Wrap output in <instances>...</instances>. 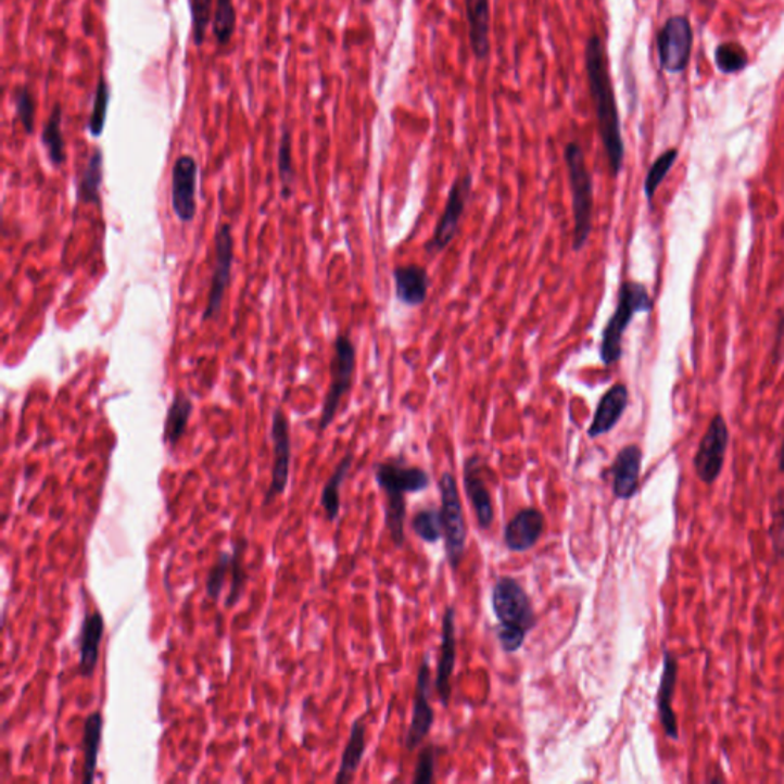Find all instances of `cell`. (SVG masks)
<instances>
[{
  "mask_svg": "<svg viewBox=\"0 0 784 784\" xmlns=\"http://www.w3.org/2000/svg\"><path fill=\"white\" fill-rule=\"evenodd\" d=\"M715 60L720 73L737 74L748 66V52L738 43H720L716 48Z\"/></svg>",
  "mask_w": 784,
  "mask_h": 784,
  "instance_id": "cell-32",
  "label": "cell"
},
{
  "mask_svg": "<svg viewBox=\"0 0 784 784\" xmlns=\"http://www.w3.org/2000/svg\"><path fill=\"white\" fill-rule=\"evenodd\" d=\"M429 678H431V671H429V659L427 655L425 656L423 662H421L417 675L413 719H410L408 735H406V748H408V750L417 749L418 746L423 743L425 738H427L432 726H434L435 712L431 705H429L428 696Z\"/></svg>",
  "mask_w": 784,
  "mask_h": 784,
  "instance_id": "cell-14",
  "label": "cell"
},
{
  "mask_svg": "<svg viewBox=\"0 0 784 784\" xmlns=\"http://www.w3.org/2000/svg\"><path fill=\"white\" fill-rule=\"evenodd\" d=\"M435 771V748L434 745L425 746L418 756L416 775L413 782L416 784H429L434 782Z\"/></svg>",
  "mask_w": 784,
  "mask_h": 784,
  "instance_id": "cell-40",
  "label": "cell"
},
{
  "mask_svg": "<svg viewBox=\"0 0 784 784\" xmlns=\"http://www.w3.org/2000/svg\"><path fill=\"white\" fill-rule=\"evenodd\" d=\"M492 607L498 619L496 640L504 652L517 653L524 645L528 633L536 625L532 600L515 578L502 577L492 590Z\"/></svg>",
  "mask_w": 784,
  "mask_h": 784,
  "instance_id": "cell-2",
  "label": "cell"
},
{
  "mask_svg": "<svg viewBox=\"0 0 784 784\" xmlns=\"http://www.w3.org/2000/svg\"><path fill=\"white\" fill-rule=\"evenodd\" d=\"M439 488L442 492L440 515H442L446 558L452 569L457 570L465 555L466 538H468L460 494H458L457 481L450 472H444L440 478Z\"/></svg>",
  "mask_w": 784,
  "mask_h": 784,
  "instance_id": "cell-6",
  "label": "cell"
},
{
  "mask_svg": "<svg viewBox=\"0 0 784 784\" xmlns=\"http://www.w3.org/2000/svg\"><path fill=\"white\" fill-rule=\"evenodd\" d=\"M271 440H274V468L271 481L265 495L264 504H270L276 496L282 495L289 484L291 465V439L289 420L282 408H278L271 417Z\"/></svg>",
  "mask_w": 784,
  "mask_h": 784,
  "instance_id": "cell-13",
  "label": "cell"
},
{
  "mask_svg": "<svg viewBox=\"0 0 784 784\" xmlns=\"http://www.w3.org/2000/svg\"><path fill=\"white\" fill-rule=\"evenodd\" d=\"M779 468H780V472H784V437H783L782 450H780Z\"/></svg>",
  "mask_w": 784,
  "mask_h": 784,
  "instance_id": "cell-41",
  "label": "cell"
},
{
  "mask_svg": "<svg viewBox=\"0 0 784 784\" xmlns=\"http://www.w3.org/2000/svg\"><path fill=\"white\" fill-rule=\"evenodd\" d=\"M442 655L437 666L435 690L444 708L451 700V678L457 660V640H455V608L447 607L443 616Z\"/></svg>",
  "mask_w": 784,
  "mask_h": 784,
  "instance_id": "cell-19",
  "label": "cell"
},
{
  "mask_svg": "<svg viewBox=\"0 0 784 784\" xmlns=\"http://www.w3.org/2000/svg\"><path fill=\"white\" fill-rule=\"evenodd\" d=\"M678 149H668L662 155L657 156L656 162L649 167L644 182V193L649 204L655 200L657 189L662 185L663 179H666L670 170L673 169L674 163L678 162Z\"/></svg>",
  "mask_w": 784,
  "mask_h": 784,
  "instance_id": "cell-31",
  "label": "cell"
},
{
  "mask_svg": "<svg viewBox=\"0 0 784 784\" xmlns=\"http://www.w3.org/2000/svg\"><path fill=\"white\" fill-rule=\"evenodd\" d=\"M63 111L60 103L52 108L50 118L45 123L42 130V143L47 148L50 162L54 166H63L66 163L65 138L62 132Z\"/></svg>",
  "mask_w": 784,
  "mask_h": 784,
  "instance_id": "cell-29",
  "label": "cell"
},
{
  "mask_svg": "<svg viewBox=\"0 0 784 784\" xmlns=\"http://www.w3.org/2000/svg\"><path fill=\"white\" fill-rule=\"evenodd\" d=\"M784 331V309L782 313V317H780V324H779V341H782V336Z\"/></svg>",
  "mask_w": 784,
  "mask_h": 784,
  "instance_id": "cell-42",
  "label": "cell"
},
{
  "mask_svg": "<svg viewBox=\"0 0 784 784\" xmlns=\"http://www.w3.org/2000/svg\"><path fill=\"white\" fill-rule=\"evenodd\" d=\"M470 192H472V175L465 174L455 179L454 185L451 186L443 214L437 223L434 235L425 245L428 255L443 252L457 237Z\"/></svg>",
  "mask_w": 784,
  "mask_h": 784,
  "instance_id": "cell-7",
  "label": "cell"
},
{
  "mask_svg": "<svg viewBox=\"0 0 784 784\" xmlns=\"http://www.w3.org/2000/svg\"><path fill=\"white\" fill-rule=\"evenodd\" d=\"M365 749H367V723H365L364 717H358L351 726L350 741L343 750L336 783L353 782L354 775L361 768L362 759H364Z\"/></svg>",
  "mask_w": 784,
  "mask_h": 784,
  "instance_id": "cell-24",
  "label": "cell"
},
{
  "mask_svg": "<svg viewBox=\"0 0 784 784\" xmlns=\"http://www.w3.org/2000/svg\"><path fill=\"white\" fill-rule=\"evenodd\" d=\"M629 388L623 383H615L600 397L597 403L595 416H593L592 423H590L587 434L590 439H599V437L608 434L614 431L616 425L621 420L623 413H625L627 406L630 401Z\"/></svg>",
  "mask_w": 784,
  "mask_h": 784,
  "instance_id": "cell-18",
  "label": "cell"
},
{
  "mask_svg": "<svg viewBox=\"0 0 784 784\" xmlns=\"http://www.w3.org/2000/svg\"><path fill=\"white\" fill-rule=\"evenodd\" d=\"M198 163L192 155H181L172 169V208L181 223H192L197 215Z\"/></svg>",
  "mask_w": 784,
  "mask_h": 784,
  "instance_id": "cell-12",
  "label": "cell"
},
{
  "mask_svg": "<svg viewBox=\"0 0 784 784\" xmlns=\"http://www.w3.org/2000/svg\"><path fill=\"white\" fill-rule=\"evenodd\" d=\"M585 69H587L590 94L597 119L600 140L610 166L611 175L618 177L625 159V144H623L621 118H619L618 103H616L614 81L606 47L599 36H590L585 47Z\"/></svg>",
  "mask_w": 784,
  "mask_h": 784,
  "instance_id": "cell-1",
  "label": "cell"
},
{
  "mask_svg": "<svg viewBox=\"0 0 784 784\" xmlns=\"http://www.w3.org/2000/svg\"><path fill=\"white\" fill-rule=\"evenodd\" d=\"M564 162L569 172L571 208H573V250L581 252L587 244L593 227V177L585 163L584 151L577 141L564 149Z\"/></svg>",
  "mask_w": 784,
  "mask_h": 784,
  "instance_id": "cell-4",
  "label": "cell"
},
{
  "mask_svg": "<svg viewBox=\"0 0 784 784\" xmlns=\"http://www.w3.org/2000/svg\"><path fill=\"white\" fill-rule=\"evenodd\" d=\"M395 298L406 307H420L427 302L429 293L428 270L421 265H397L392 271Z\"/></svg>",
  "mask_w": 784,
  "mask_h": 784,
  "instance_id": "cell-21",
  "label": "cell"
},
{
  "mask_svg": "<svg viewBox=\"0 0 784 784\" xmlns=\"http://www.w3.org/2000/svg\"><path fill=\"white\" fill-rule=\"evenodd\" d=\"M248 541L239 540L235 543L233 558H231V589L226 599V607L237 606L239 599L244 595L245 582H248V573H245L244 564H242V555H244Z\"/></svg>",
  "mask_w": 784,
  "mask_h": 784,
  "instance_id": "cell-34",
  "label": "cell"
},
{
  "mask_svg": "<svg viewBox=\"0 0 784 784\" xmlns=\"http://www.w3.org/2000/svg\"><path fill=\"white\" fill-rule=\"evenodd\" d=\"M231 558H233V554H226V552H224V554L219 555V559L215 566L208 571L205 590H207V596L211 597L212 600H218L219 595H222L224 584H226L227 573L230 571Z\"/></svg>",
  "mask_w": 784,
  "mask_h": 784,
  "instance_id": "cell-39",
  "label": "cell"
},
{
  "mask_svg": "<svg viewBox=\"0 0 784 784\" xmlns=\"http://www.w3.org/2000/svg\"><path fill=\"white\" fill-rule=\"evenodd\" d=\"M278 166L282 186L281 195L283 200H290L293 195L294 167L293 155H291V134L287 129L283 130L281 144H279Z\"/></svg>",
  "mask_w": 784,
  "mask_h": 784,
  "instance_id": "cell-36",
  "label": "cell"
},
{
  "mask_svg": "<svg viewBox=\"0 0 784 784\" xmlns=\"http://www.w3.org/2000/svg\"><path fill=\"white\" fill-rule=\"evenodd\" d=\"M111 91L106 78H99L97 84L94 104H92L91 117L88 122V130L92 137H100L103 134L104 125H106L108 106H110Z\"/></svg>",
  "mask_w": 784,
  "mask_h": 784,
  "instance_id": "cell-35",
  "label": "cell"
},
{
  "mask_svg": "<svg viewBox=\"0 0 784 784\" xmlns=\"http://www.w3.org/2000/svg\"><path fill=\"white\" fill-rule=\"evenodd\" d=\"M372 470L377 484L391 502H406V494L427 491L431 484L427 470L408 466L401 458L376 463Z\"/></svg>",
  "mask_w": 784,
  "mask_h": 784,
  "instance_id": "cell-9",
  "label": "cell"
},
{
  "mask_svg": "<svg viewBox=\"0 0 784 784\" xmlns=\"http://www.w3.org/2000/svg\"><path fill=\"white\" fill-rule=\"evenodd\" d=\"M193 414L192 399L185 391L175 392L172 405L167 410L166 425H164V443L172 450L179 443L188 431L189 420Z\"/></svg>",
  "mask_w": 784,
  "mask_h": 784,
  "instance_id": "cell-25",
  "label": "cell"
},
{
  "mask_svg": "<svg viewBox=\"0 0 784 784\" xmlns=\"http://www.w3.org/2000/svg\"><path fill=\"white\" fill-rule=\"evenodd\" d=\"M103 734V716L100 711L91 712L85 720L84 750L85 769L84 783L94 782L97 759H99L100 743Z\"/></svg>",
  "mask_w": 784,
  "mask_h": 784,
  "instance_id": "cell-26",
  "label": "cell"
},
{
  "mask_svg": "<svg viewBox=\"0 0 784 784\" xmlns=\"http://www.w3.org/2000/svg\"><path fill=\"white\" fill-rule=\"evenodd\" d=\"M103 182V152L102 149H96L89 156L86 164L84 175L78 182L77 198L85 204H100V189Z\"/></svg>",
  "mask_w": 784,
  "mask_h": 784,
  "instance_id": "cell-28",
  "label": "cell"
},
{
  "mask_svg": "<svg viewBox=\"0 0 784 784\" xmlns=\"http://www.w3.org/2000/svg\"><path fill=\"white\" fill-rule=\"evenodd\" d=\"M546 526L543 511L526 507L515 515L504 529V543L511 552H528L540 540Z\"/></svg>",
  "mask_w": 784,
  "mask_h": 784,
  "instance_id": "cell-16",
  "label": "cell"
},
{
  "mask_svg": "<svg viewBox=\"0 0 784 784\" xmlns=\"http://www.w3.org/2000/svg\"><path fill=\"white\" fill-rule=\"evenodd\" d=\"M356 372V346L346 334L336 338L333 357L330 364V388L325 395L323 413L319 418V432H324L333 423L342 399L349 394Z\"/></svg>",
  "mask_w": 784,
  "mask_h": 784,
  "instance_id": "cell-5",
  "label": "cell"
},
{
  "mask_svg": "<svg viewBox=\"0 0 784 784\" xmlns=\"http://www.w3.org/2000/svg\"><path fill=\"white\" fill-rule=\"evenodd\" d=\"M728 443H730V429H728L725 417L722 414H716L701 437L699 450L694 455V470L701 483H716L717 478L722 473Z\"/></svg>",
  "mask_w": 784,
  "mask_h": 784,
  "instance_id": "cell-8",
  "label": "cell"
},
{
  "mask_svg": "<svg viewBox=\"0 0 784 784\" xmlns=\"http://www.w3.org/2000/svg\"><path fill=\"white\" fill-rule=\"evenodd\" d=\"M653 309L647 287L636 281H623L619 287L618 302L614 315L606 324L600 339L599 357L606 367L618 364L622 358L623 334L637 313Z\"/></svg>",
  "mask_w": 784,
  "mask_h": 784,
  "instance_id": "cell-3",
  "label": "cell"
},
{
  "mask_svg": "<svg viewBox=\"0 0 784 784\" xmlns=\"http://www.w3.org/2000/svg\"><path fill=\"white\" fill-rule=\"evenodd\" d=\"M104 634V619L100 611L85 616L80 630V660H78V671L84 678H91L96 673L97 662H99L100 644H102Z\"/></svg>",
  "mask_w": 784,
  "mask_h": 784,
  "instance_id": "cell-22",
  "label": "cell"
},
{
  "mask_svg": "<svg viewBox=\"0 0 784 784\" xmlns=\"http://www.w3.org/2000/svg\"><path fill=\"white\" fill-rule=\"evenodd\" d=\"M693 50V28L685 16L668 18L657 37V52L662 69L682 73L688 66Z\"/></svg>",
  "mask_w": 784,
  "mask_h": 784,
  "instance_id": "cell-11",
  "label": "cell"
},
{
  "mask_svg": "<svg viewBox=\"0 0 784 784\" xmlns=\"http://www.w3.org/2000/svg\"><path fill=\"white\" fill-rule=\"evenodd\" d=\"M14 108H16V114L21 119L22 126H24L25 132L31 136L35 132L36 122V100L35 96L29 91L28 86H21L14 91L13 94Z\"/></svg>",
  "mask_w": 784,
  "mask_h": 784,
  "instance_id": "cell-37",
  "label": "cell"
},
{
  "mask_svg": "<svg viewBox=\"0 0 784 784\" xmlns=\"http://www.w3.org/2000/svg\"><path fill=\"white\" fill-rule=\"evenodd\" d=\"M212 2L214 0H190V13H192L193 42L197 47L204 43L207 36L208 24L212 22Z\"/></svg>",
  "mask_w": 784,
  "mask_h": 784,
  "instance_id": "cell-38",
  "label": "cell"
},
{
  "mask_svg": "<svg viewBox=\"0 0 784 784\" xmlns=\"http://www.w3.org/2000/svg\"><path fill=\"white\" fill-rule=\"evenodd\" d=\"M466 17L473 55L486 60L491 52V3L489 0H466Z\"/></svg>",
  "mask_w": 784,
  "mask_h": 784,
  "instance_id": "cell-23",
  "label": "cell"
},
{
  "mask_svg": "<svg viewBox=\"0 0 784 784\" xmlns=\"http://www.w3.org/2000/svg\"><path fill=\"white\" fill-rule=\"evenodd\" d=\"M642 450L637 444L622 447L616 455L610 473L614 476V494L619 500H631L640 489Z\"/></svg>",
  "mask_w": 784,
  "mask_h": 784,
  "instance_id": "cell-17",
  "label": "cell"
},
{
  "mask_svg": "<svg viewBox=\"0 0 784 784\" xmlns=\"http://www.w3.org/2000/svg\"><path fill=\"white\" fill-rule=\"evenodd\" d=\"M679 663L673 653L663 652V671L662 679H660L659 693H657V711H659L660 725L663 728V733L671 741H678L679 738V725L678 717L673 709V697L675 690V682H678Z\"/></svg>",
  "mask_w": 784,
  "mask_h": 784,
  "instance_id": "cell-20",
  "label": "cell"
},
{
  "mask_svg": "<svg viewBox=\"0 0 784 784\" xmlns=\"http://www.w3.org/2000/svg\"><path fill=\"white\" fill-rule=\"evenodd\" d=\"M235 26H237V13H235L233 0H216L212 31L219 47H227L230 43Z\"/></svg>",
  "mask_w": 784,
  "mask_h": 784,
  "instance_id": "cell-30",
  "label": "cell"
},
{
  "mask_svg": "<svg viewBox=\"0 0 784 784\" xmlns=\"http://www.w3.org/2000/svg\"><path fill=\"white\" fill-rule=\"evenodd\" d=\"M410 526H413L414 533L427 543H437L443 536L442 515L434 507L418 510L414 515Z\"/></svg>",
  "mask_w": 784,
  "mask_h": 784,
  "instance_id": "cell-33",
  "label": "cell"
},
{
  "mask_svg": "<svg viewBox=\"0 0 784 784\" xmlns=\"http://www.w3.org/2000/svg\"><path fill=\"white\" fill-rule=\"evenodd\" d=\"M481 457L472 455L465 461L463 468V484H465L466 496H468L473 510H476L477 521L481 529H489L494 522V504H492L491 492L486 486L483 476H481Z\"/></svg>",
  "mask_w": 784,
  "mask_h": 784,
  "instance_id": "cell-15",
  "label": "cell"
},
{
  "mask_svg": "<svg viewBox=\"0 0 784 784\" xmlns=\"http://www.w3.org/2000/svg\"><path fill=\"white\" fill-rule=\"evenodd\" d=\"M353 461L354 455L349 452L324 486L323 495H320V506L324 507L328 521L338 520L339 514H341V488L345 478L349 477Z\"/></svg>",
  "mask_w": 784,
  "mask_h": 784,
  "instance_id": "cell-27",
  "label": "cell"
},
{
  "mask_svg": "<svg viewBox=\"0 0 784 784\" xmlns=\"http://www.w3.org/2000/svg\"><path fill=\"white\" fill-rule=\"evenodd\" d=\"M233 245L231 227L229 224H222L215 233V267L203 315L204 323L222 315L224 298L229 289L231 267H233Z\"/></svg>",
  "mask_w": 784,
  "mask_h": 784,
  "instance_id": "cell-10",
  "label": "cell"
}]
</instances>
